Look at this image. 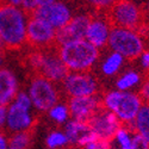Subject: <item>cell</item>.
<instances>
[{
    "instance_id": "6da1fadb",
    "label": "cell",
    "mask_w": 149,
    "mask_h": 149,
    "mask_svg": "<svg viewBox=\"0 0 149 149\" xmlns=\"http://www.w3.org/2000/svg\"><path fill=\"white\" fill-rule=\"evenodd\" d=\"M26 15L4 0L0 3V37L6 50H20L26 43Z\"/></svg>"
},
{
    "instance_id": "7a4b0ae2",
    "label": "cell",
    "mask_w": 149,
    "mask_h": 149,
    "mask_svg": "<svg viewBox=\"0 0 149 149\" xmlns=\"http://www.w3.org/2000/svg\"><path fill=\"white\" fill-rule=\"evenodd\" d=\"M23 65L31 72V75L40 74L53 82L63 81L69 74V70L60 58L58 48L56 45L42 50L32 49V52L24 56Z\"/></svg>"
},
{
    "instance_id": "3957f363",
    "label": "cell",
    "mask_w": 149,
    "mask_h": 149,
    "mask_svg": "<svg viewBox=\"0 0 149 149\" xmlns=\"http://www.w3.org/2000/svg\"><path fill=\"white\" fill-rule=\"evenodd\" d=\"M102 13L106 18L111 29H128L140 35L147 32L149 29L146 13L130 0H115L113 4Z\"/></svg>"
},
{
    "instance_id": "277c9868",
    "label": "cell",
    "mask_w": 149,
    "mask_h": 149,
    "mask_svg": "<svg viewBox=\"0 0 149 149\" xmlns=\"http://www.w3.org/2000/svg\"><path fill=\"white\" fill-rule=\"evenodd\" d=\"M58 55L68 70L85 73L92 68L99 57V49L82 38L60 45Z\"/></svg>"
},
{
    "instance_id": "5b68a950",
    "label": "cell",
    "mask_w": 149,
    "mask_h": 149,
    "mask_svg": "<svg viewBox=\"0 0 149 149\" xmlns=\"http://www.w3.org/2000/svg\"><path fill=\"white\" fill-rule=\"evenodd\" d=\"M102 102L103 106L113 112L123 124L132 123L143 105L139 94L124 91L107 92L102 97Z\"/></svg>"
},
{
    "instance_id": "8992f818",
    "label": "cell",
    "mask_w": 149,
    "mask_h": 149,
    "mask_svg": "<svg viewBox=\"0 0 149 149\" xmlns=\"http://www.w3.org/2000/svg\"><path fill=\"white\" fill-rule=\"evenodd\" d=\"M107 43L115 53L128 61H135L144 52V43L141 35L128 29L112 28Z\"/></svg>"
},
{
    "instance_id": "52a82bcc",
    "label": "cell",
    "mask_w": 149,
    "mask_h": 149,
    "mask_svg": "<svg viewBox=\"0 0 149 149\" xmlns=\"http://www.w3.org/2000/svg\"><path fill=\"white\" fill-rule=\"evenodd\" d=\"M29 94L31 103L37 110L42 111V112L49 111L52 107L57 105L61 98V94L57 91L54 82L40 75V74L31 75Z\"/></svg>"
},
{
    "instance_id": "ba28073f",
    "label": "cell",
    "mask_w": 149,
    "mask_h": 149,
    "mask_svg": "<svg viewBox=\"0 0 149 149\" xmlns=\"http://www.w3.org/2000/svg\"><path fill=\"white\" fill-rule=\"evenodd\" d=\"M31 106L30 98L25 93H19L16 97V102L7 110V131L10 134H17L23 130H26L32 124L37 123V119L31 118L29 112Z\"/></svg>"
},
{
    "instance_id": "9c48e42d",
    "label": "cell",
    "mask_w": 149,
    "mask_h": 149,
    "mask_svg": "<svg viewBox=\"0 0 149 149\" xmlns=\"http://www.w3.org/2000/svg\"><path fill=\"white\" fill-rule=\"evenodd\" d=\"M62 82L68 98L99 95V84L88 72L69 73Z\"/></svg>"
},
{
    "instance_id": "30bf717a",
    "label": "cell",
    "mask_w": 149,
    "mask_h": 149,
    "mask_svg": "<svg viewBox=\"0 0 149 149\" xmlns=\"http://www.w3.org/2000/svg\"><path fill=\"white\" fill-rule=\"evenodd\" d=\"M56 30L49 24L33 18L28 17L26 23V43L35 50L52 48L55 45Z\"/></svg>"
},
{
    "instance_id": "8fae6325",
    "label": "cell",
    "mask_w": 149,
    "mask_h": 149,
    "mask_svg": "<svg viewBox=\"0 0 149 149\" xmlns=\"http://www.w3.org/2000/svg\"><path fill=\"white\" fill-rule=\"evenodd\" d=\"M87 123L99 140L107 142H111V140L115 139L117 131L123 127V123L118 117L104 106L99 109Z\"/></svg>"
},
{
    "instance_id": "7c38bea8",
    "label": "cell",
    "mask_w": 149,
    "mask_h": 149,
    "mask_svg": "<svg viewBox=\"0 0 149 149\" xmlns=\"http://www.w3.org/2000/svg\"><path fill=\"white\" fill-rule=\"evenodd\" d=\"M28 17L37 18L49 24L55 30H57L62 26H65L72 19V13L69 8L63 3L54 1L53 4H49L45 6H38Z\"/></svg>"
},
{
    "instance_id": "4fadbf2b",
    "label": "cell",
    "mask_w": 149,
    "mask_h": 149,
    "mask_svg": "<svg viewBox=\"0 0 149 149\" xmlns=\"http://www.w3.org/2000/svg\"><path fill=\"white\" fill-rule=\"evenodd\" d=\"M66 104L69 116L75 120L81 122H88L90 118L103 106L102 98H99V95L68 98Z\"/></svg>"
},
{
    "instance_id": "5bb4252c",
    "label": "cell",
    "mask_w": 149,
    "mask_h": 149,
    "mask_svg": "<svg viewBox=\"0 0 149 149\" xmlns=\"http://www.w3.org/2000/svg\"><path fill=\"white\" fill-rule=\"evenodd\" d=\"M92 15H82L72 18L65 26L56 30L55 45L58 48L62 44H66L72 41L82 40L86 36V30L90 24Z\"/></svg>"
},
{
    "instance_id": "9a60e30c",
    "label": "cell",
    "mask_w": 149,
    "mask_h": 149,
    "mask_svg": "<svg viewBox=\"0 0 149 149\" xmlns=\"http://www.w3.org/2000/svg\"><path fill=\"white\" fill-rule=\"evenodd\" d=\"M66 136L68 139V143L73 147L85 148L87 144L98 140L95 134L92 131L87 122L81 120H70L66 127Z\"/></svg>"
},
{
    "instance_id": "2e32d148",
    "label": "cell",
    "mask_w": 149,
    "mask_h": 149,
    "mask_svg": "<svg viewBox=\"0 0 149 149\" xmlns=\"http://www.w3.org/2000/svg\"><path fill=\"white\" fill-rule=\"evenodd\" d=\"M110 31H111V26L109 25V23L103 13L92 16L87 30H86L85 40L99 49L107 44Z\"/></svg>"
},
{
    "instance_id": "e0dca14e",
    "label": "cell",
    "mask_w": 149,
    "mask_h": 149,
    "mask_svg": "<svg viewBox=\"0 0 149 149\" xmlns=\"http://www.w3.org/2000/svg\"><path fill=\"white\" fill-rule=\"evenodd\" d=\"M18 84L10 69L0 68V106H7L17 97Z\"/></svg>"
},
{
    "instance_id": "ac0fdd59",
    "label": "cell",
    "mask_w": 149,
    "mask_h": 149,
    "mask_svg": "<svg viewBox=\"0 0 149 149\" xmlns=\"http://www.w3.org/2000/svg\"><path fill=\"white\" fill-rule=\"evenodd\" d=\"M134 132L140 135L149 144V105L143 104L132 122Z\"/></svg>"
},
{
    "instance_id": "d6986e66",
    "label": "cell",
    "mask_w": 149,
    "mask_h": 149,
    "mask_svg": "<svg viewBox=\"0 0 149 149\" xmlns=\"http://www.w3.org/2000/svg\"><path fill=\"white\" fill-rule=\"evenodd\" d=\"M36 125H37V123L32 124V125L30 128H28L26 130H23L20 132L11 135L10 139H8L10 148L29 149L30 148V144L32 142V139H33L35 131H36Z\"/></svg>"
},
{
    "instance_id": "ffe728a7",
    "label": "cell",
    "mask_w": 149,
    "mask_h": 149,
    "mask_svg": "<svg viewBox=\"0 0 149 149\" xmlns=\"http://www.w3.org/2000/svg\"><path fill=\"white\" fill-rule=\"evenodd\" d=\"M122 63H123V57L119 54L113 52L103 63L102 66L103 73L105 75H113V74H116L119 70Z\"/></svg>"
},
{
    "instance_id": "44dd1931",
    "label": "cell",
    "mask_w": 149,
    "mask_h": 149,
    "mask_svg": "<svg viewBox=\"0 0 149 149\" xmlns=\"http://www.w3.org/2000/svg\"><path fill=\"white\" fill-rule=\"evenodd\" d=\"M141 80V77L139 73L136 72H128L125 73L123 77H120L116 84L117 88L119 91H125L130 87H132V86H135L136 84H139Z\"/></svg>"
},
{
    "instance_id": "7402d4cb",
    "label": "cell",
    "mask_w": 149,
    "mask_h": 149,
    "mask_svg": "<svg viewBox=\"0 0 149 149\" xmlns=\"http://www.w3.org/2000/svg\"><path fill=\"white\" fill-rule=\"evenodd\" d=\"M68 143V139L66 134L61 131H53L47 137V146L50 149H55L58 147H63Z\"/></svg>"
},
{
    "instance_id": "603a6c76",
    "label": "cell",
    "mask_w": 149,
    "mask_h": 149,
    "mask_svg": "<svg viewBox=\"0 0 149 149\" xmlns=\"http://www.w3.org/2000/svg\"><path fill=\"white\" fill-rule=\"evenodd\" d=\"M49 115L50 117L57 122V123H63L65 120H67V118L69 117V111L67 107V104H57L54 107H52L49 110Z\"/></svg>"
},
{
    "instance_id": "cb8c5ba5",
    "label": "cell",
    "mask_w": 149,
    "mask_h": 149,
    "mask_svg": "<svg viewBox=\"0 0 149 149\" xmlns=\"http://www.w3.org/2000/svg\"><path fill=\"white\" fill-rule=\"evenodd\" d=\"M129 131H130L129 129H127L123 125V127L117 131V134H116V136H115V137L118 140V142H119L122 149H125V148L130 147V144H131V139H132V137H130Z\"/></svg>"
},
{
    "instance_id": "d4e9b609",
    "label": "cell",
    "mask_w": 149,
    "mask_h": 149,
    "mask_svg": "<svg viewBox=\"0 0 149 149\" xmlns=\"http://www.w3.org/2000/svg\"><path fill=\"white\" fill-rule=\"evenodd\" d=\"M122 149V148H120ZM125 149H149V144L147 141H144L140 135L135 134V136L131 139V144L130 147L125 148Z\"/></svg>"
},
{
    "instance_id": "484cf974",
    "label": "cell",
    "mask_w": 149,
    "mask_h": 149,
    "mask_svg": "<svg viewBox=\"0 0 149 149\" xmlns=\"http://www.w3.org/2000/svg\"><path fill=\"white\" fill-rule=\"evenodd\" d=\"M85 1L88 3L92 6H94L98 12H103L113 4L115 0H85Z\"/></svg>"
},
{
    "instance_id": "4316f807",
    "label": "cell",
    "mask_w": 149,
    "mask_h": 149,
    "mask_svg": "<svg viewBox=\"0 0 149 149\" xmlns=\"http://www.w3.org/2000/svg\"><path fill=\"white\" fill-rule=\"evenodd\" d=\"M139 95L142 99L143 104H148L149 105V75L144 77L143 84H142L141 88H140V92H139Z\"/></svg>"
},
{
    "instance_id": "83f0119b",
    "label": "cell",
    "mask_w": 149,
    "mask_h": 149,
    "mask_svg": "<svg viewBox=\"0 0 149 149\" xmlns=\"http://www.w3.org/2000/svg\"><path fill=\"white\" fill-rule=\"evenodd\" d=\"M6 117H7V106H0V131H4Z\"/></svg>"
},
{
    "instance_id": "f1b7e54d",
    "label": "cell",
    "mask_w": 149,
    "mask_h": 149,
    "mask_svg": "<svg viewBox=\"0 0 149 149\" xmlns=\"http://www.w3.org/2000/svg\"><path fill=\"white\" fill-rule=\"evenodd\" d=\"M55 0H37V4L38 6H45V5H49V4H53Z\"/></svg>"
},
{
    "instance_id": "f546056e",
    "label": "cell",
    "mask_w": 149,
    "mask_h": 149,
    "mask_svg": "<svg viewBox=\"0 0 149 149\" xmlns=\"http://www.w3.org/2000/svg\"><path fill=\"white\" fill-rule=\"evenodd\" d=\"M8 4H11V5H13V6H19V5H22V0H8Z\"/></svg>"
},
{
    "instance_id": "4dcf8cb0",
    "label": "cell",
    "mask_w": 149,
    "mask_h": 149,
    "mask_svg": "<svg viewBox=\"0 0 149 149\" xmlns=\"http://www.w3.org/2000/svg\"><path fill=\"white\" fill-rule=\"evenodd\" d=\"M4 57H5V52H1V50H0V66L3 65V62H4Z\"/></svg>"
},
{
    "instance_id": "1f68e13d",
    "label": "cell",
    "mask_w": 149,
    "mask_h": 149,
    "mask_svg": "<svg viewBox=\"0 0 149 149\" xmlns=\"http://www.w3.org/2000/svg\"><path fill=\"white\" fill-rule=\"evenodd\" d=\"M0 50H1V52H6V48L4 45V42L1 40V37H0Z\"/></svg>"
},
{
    "instance_id": "d6a6232c",
    "label": "cell",
    "mask_w": 149,
    "mask_h": 149,
    "mask_svg": "<svg viewBox=\"0 0 149 149\" xmlns=\"http://www.w3.org/2000/svg\"><path fill=\"white\" fill-rule=\"evenodd\" d=\"M63 149H78L77 147H73V146H68V147H65Z\"/></svg>"
},
{
    "instance_id": "836d02e7",
    "label": "cell",
    "mask_w": 149,
    "mask_h": 149,
    "mask_svg": "<svg viewBox=\"0 0 149 149\" xmlns=\"http://www.w3.org/2000/svg\"><path fill=\"white\" fill-rule=\"evenodd\" d=\"M10 149H16V148H10Z\"/></svg>"
}]
</instances>
